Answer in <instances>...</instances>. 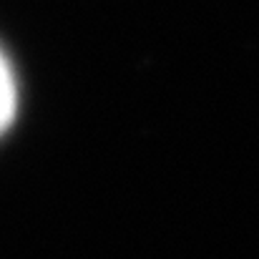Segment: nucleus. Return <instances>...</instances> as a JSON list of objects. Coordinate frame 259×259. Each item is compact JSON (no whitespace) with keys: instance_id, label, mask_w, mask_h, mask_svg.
I'll list each match as a JSON object with an SVG mask.
<instances>
[{"instance_id":"1","label":"nucleus","mask_w":259,"mask_h":259,"mask_svg":"<svg viewBox=\"0 0 259 259\" xmlns=\"http://www.w3.org/2000/svg\"><path fill=\"white\" fill-rule=\"evenodd\" d=\"M10 113H13V81L8 66L0 58V128L10 121Z\"/></svg>"}]
</instances>
